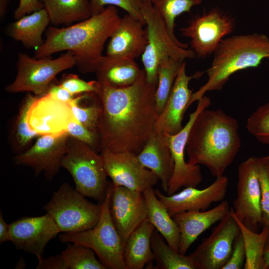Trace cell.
<instances>
[{
  "mask_svg": "<svg viewBox=\"0 0 269 269\" xmlns=\"http://www.w3.org/2000/svg\"><path fill=\"white\" fill-rule=\"evenodd\" d=\"M156 87L147 81L144 69L134 84L126 87L114 88L99 82L96 93L103 110L98 129L101 151L140 153L158 117Z\"/></svg>",
  "mask_w": 269,
  "mask_h": 269,
  "instance_id": "obj_1",
  "label": "cell"
},
{
  "mask_svg": "<svg viewBox=\"0 0 269 269\" xmlns=\"http://www.w3.org/2000/svg\"><path fill=\"white\" fill-rule=\"evenodd\" d=\"M121 17L117 8L107 6L102 12L69 26H49L43 44L35 51L41 58L63 51H70L76 66L82 74L96 72L103 57L107 40L119 25Z\"/></svg>",
  "mask_w": 269,
  "mask_h": 269,
  "instance_id": "obj_2",
  "label": "cell"
},
{
  "mask_svg": "<svg viewBox=\"0 0 269 269\" xmlns=\"http://www.w3.org/2000/svg\"><path fill=\"white\" fill-rule=\"evenodd\" d=\"M241 141L237 120L221 110H202L189 133L187 162L203 165L216 178L221 177L239 152Z\"/></svg>",
  "mask_w": 269,
  "mask_h": 269,
  "instance_id": "obj_3",
  "label": "cell"
},
{
  "mask_svg": "<svg viewBox=\"0 0 269 269\" xmlns=\"http://www.w3.org/2000/svg\"><path fill=\"white\" fill-rule=\"evenodd\" d=\"M269 38L254 33L225 38L214 52L212 62L206 71L208 79L193 93L190 104L198 101L209 91H220L230 77L244 69L258 67L268 59Z\"/></svg>",
  "mask_w": 269,
  "mask_h": 269,
  "instance_id": "obj_4",
  "label": "cell"
},
{
  "mask_svg": "<svg viewBox=\"0 0 269 269\" xmlns=\"http://www.w3.org/2000/svg\"><path fill=\"white\" fill-rule=\"evenodd\" d=\"M113 186L112 182H110L105 199L101 204L99 220L94 227L79 232L63 233L59 239L63 243H75L91 249L106 269H126L123 259L125 245L110 213Z\"/></svg>",
  "mask_w": 269,
  "mask_h": 269,
  "instance_id": "obj_5",
  "label": "cell"
},
{
  "mask_svg": "<svg viewBox=\"0 0 269 269\" xmlns=\"http://www.w3.org/2000/svg\"><path fill=\"white\" fill-rule=\"evenodd\" d=\"M141 12L145 23L147 43L141 61L147 81L157 85V71L160 61L171 58L183 62L196 57L188 44L177 41L170 35L162 17L149 0H142Z\"/></svg>",
  "mask_w": 269,
  "mask_h": 269,
  "instance_id": "obj_6",
  "label": "cell"
},
{
  "mask_svg": "<svg viewBox=\"0 0 269 269\" xmlns=\"http://www.w3.org/2000/svg\"><path fill=\"white\" fill-rule=\"evenodd\" d=\"M61 166L70 174L78 192L101 203L104 200L110 182L101 153L69 136Z\"/></svg>",
  "mask_w": 269,
  "mask_h": 269,
  "instance_id": "obj_7",
  "label": "cell"
},
{
  "mask_svg": "<svg viewBox=\"0 0 269 269\" xmlns=\"http://www.w3.org/2000/svg\"><path fill=\"white\" fill-rule=\"evenodd\" d=\"M67 182L53 193L43 208L53 218L60 232L75 233L93 228L101 213V204L87 200Z\"/></svg>",
  "mask_w": 269,
  "mask_h": 269,
  "instance_id": "obj_8",
  "label": "cell"
},
{
  "mask_svg": "<svg viewBox=\"0 0 269 269\" xmlns=\"http://www.w3.org/2000/svg\"><path fill=\"white\" fill-rule=\"evenodd\" d=\"M76 64L75 57L70 51L55 59L51 56L36 58L19 53L16 64V76L5 87V91L9 93L29 92L35 96H43L47 93L59 73L72 68Z\"/></svg>",
  "mask_w": 269,
  "mask_h": 269,
  "instance_id": "obj_9",
  "label": "cell"
},
{
  "mask_svg": "<svg viewBox=\"0 0 269 269\" xmlns=\"http://www.w3.org/2000/svg\"><path fill=\"white\" fill-rule=\"evenodd\" d=\"M258 159L250 157L238 166L237 197L232 207L237 218L255 232L263 227Z\"/></svg>",
  "mask_w": 269,
  "mask_h": 269,
  "instance_id": "obj_10",
  "label": "cell"
},
{
  "mask_svg": "<svg viewBox=\"0 0 269 269\" xmlns=\"http://www.w3.org/2000/svg\"><path fill=\"white\" fill-rule=\"evenodd\" d=\"M234 19L218 9H213L192 19L180 29L190 40L196 56L204 58L214 53L219 44L234 30Z\"/></svg>",
  "mask_w": 269,
  "mask_h": 269,
  "instance_id": "obj_11",
  "label": "cell"
},
{
  "mask_svg": "<svg viewBox=\"0 0 269 269\" xmlns=\"http://www.w3.org/2000/svg\"><path fill=\"white\" fill-rule=\"evenodd\" d=\"M241 232L233 215L229 212L190 254L196 269H222L231 254L234 241Z\"/></svg>",
  "mask_w": 269,
  "mask_h": 269,
  "instance_id": "obj_12",
  "label": "cell"
},
{
  "mask_svg": "<svg viewBox=\"0 0 269 269\" xmlns=\"http://www.w3.org/2000/svg\"><path fill=\"white\" fill-rule=\"evenodd\" d=\"M69 135L67 132L38 136L24 151L13 157L15 164L32 168L36 175L43 172L49 181L58 174L67 149Z\"/></svg>",
  "mask_w": 269,
  "mask_h": 269,
  "instance_id": "obj_13",
  "label": "cell"
},
{
  "mask_svg": "<svg viewBox=\"0 0 269 269\" xmlns=\"http://www.w3.org/2000/svg\"><path fill=\"white\" fill-rule=\"evenodd\" d=\"M211 104L210 98L204 96L198 101L195 110L190 114L188 121L178 133L168 134V143L173 160L174 171L167 195L175 193L182 187H196L202 180L199 165H191L185 160L186 145L191 126L198 115Z\"/></svg>",
  "mask_w": 269,
  "mask_h": 269,
  "instance_id": "obj_14",
  "label": "cell"
},
{
  "mask_svg": "<svg viewBox=\"0 0 269 269\" xmlns=\"http://www.w3.org/2000/svg\"><path fill=\"white\" fill-rule=\"evenodd\" d=\"M105 168L114 186H123L143 193L153 187L159 178L140 162L137 155L126 152L100 151Z\"/></svg>",
  "mask_w": 269,
  "mask_h": 269,
  "instance_id": "obj_15",
  "label": "cell"
},
{
  "mask_svg": "<svg viewBox=\"0 0 269 269\" xmlns=\"http://www.w3.org/2000/svg\"><path fill=\"white\" fill-rule=\"evenodd\" d=\"M10 225V242L18 250L34 255L41 260L47 244L61 233L48 213L39 217L24 216Z\"/></svg>",
  "mask_w": 269,
  "mask_h": 269,
  "instance_id": "obj_16",
  "label": "cell"
},
{
  "mask_svg": "<svg viewBox=\"0 0 269 269\" xmlns=\"http://www.w3.org/2000/svg\"><path fill=\"white\" fill-rule=\"evenodd\" d=\"M229 180L226 176L216 178L210 185L202 189L187 187L170 195L163 194L159 189L154 192L169 215L190 211H205L213 203L223 201L227 192Z\"/></svg>",
  "mask_w": 269,
  "mask_h": 269,
  "instance_id": "obj_17",
  "label": "cell"
},
{
  "mask_svg": "<svg viewBox=\"0 0 269 269\" xmlns=\"http://www.w3.org/2000/svg\"><path fill=\"white\" fill-rule=\"evenodd\" d=\"M110 209L114 224L125 245L132 232L147 217L144 196L142 192L125 187L114 186Z\"/></svg>",
  "mask_w": 269,
  "mask_h": 269,
  "instance_id": "obj_18",
  "label": "cell"
},
{
  "mask_svg": "<svg viewBox=\"0 0 269 269\" xmlns=\"http://www.w3.org/2000/svg\"><path fill=\"white\" fill-rule=\"evenodd\" d=\"M203 74L198 71L192 75H188L186 63L183 62L163 109L157 118L154 131L173 135L182 129L183 116L190 106L193 94L192 90L189 88V82L199 78Z\"/></svg>",
  "mask_w": 269,
  "mask_h": 269,
  "instance_id": "obj_19",
  "label": "cell"
},
{
  "mask_svg": "<svg viewBox=\"0 0 269 269\" xmlns=\"http://www.w3.org/2000/svg\"><path fill=\"white\" fill-rule=\"evenodd\" d=\"M73 120L77 121L70 104L47 94L36 96L27 115L30 129L38 136L65 133L68 125Z\"/></svg>",
  "mask_w": 269,
  "mask_h": 269,
  "instance_id": "obj_20",
  "label": "cell"
},
{
  "mask_svg": "<svg viewBox=\"0 0 269 269\" xmlns=\"http://www.w3.org/2000/svg\"><path fill=\"white\" fill-rule=\"evenodd\" d=\"M145 25L126 14L110 38L106 55L135 59L143 54L147 43Z\"/></svg>",
  "mask_w": 269,
  "mask_h": 269,
  "instance_id": "obj_21",
  "label": "cell"
},
{
  "mask_svg": "<svg viewBox=\"0 0 269 269\" xmlns=\"http://www.w3.org/2000/svg\"><path fill=\"white\" fill-rule=\"evenodd\" d=\"M228 201H222L215 207L205 211H190L178 213L173 217L180 234L178 252L185 255L193 243L203 232L219 222L229 212Z\"/></svg>",
  "mask_w": 269,
  "mask_h": 269,
  "instance_id": "obj_22",
  "label": "cell"
},
{
  "mask_svg": "<svg viewBox=\"0 0 269 269\" xmlns=\"http://www.w3.org/2000/svg\"><path fill=\"white\" fill-rule=\"evenodd\" d=\"M168 135L153 131L137 154L141 164L158 177L162 188L166 193L174 168Z\"/></svg>",
  "mask_w": 269,
  "mask_h": 269,
  "instance_id": "obj_23",
  "label": "cell"
},
{
  "mask_svg": "<svg viewBox=\"0 0 269 269\" xmlns=\"http://www.w3.org/2000/svg\"><path fill=\"white\" fill-rule=\"evenodd\" d=\"M141 71L134 59L104 55L96 74L100 84L123 88L134 84Z\"/></svg>",
  "mask_w": 269,
  "mask_h": 269,
  "instance_id": "obj_24",
  "label": "cell"
},
{
  "mask_svg": "<svg viewBox=\"0 0 269 269\" xmlns=\"http://www.w3.org/2000/svg\"><path fill=\"white\" fill-rule=\"evenodd\" d=\"M155 228L147 218L130 235L126 242L123 259L126 269H142L154 260L151 237Z\"/></svg>",
  "mask_w": 269,
  "mask_h": 269,
  "instance_id": "obj_25",
  "label": "cell"
},
{
  "mask_svg": "<svg viewBox=\"0 0 269 269\" xmlns=\"http://www.w3.org/2000/svg\"><path fill=\"white\" fill-rule=\"evenodd\" d=\"M50 24L46 10L41 9L24 15L9 23L5 33L15 40L20 42L27 48L36 50L44 43L42 35Z\"/></svg>",
  "mask_w": 269,
  "mask_h": 269,
  "instance_id": "obj_26",
  "label": "cell"
},
{
  "mask_svg": "<svg viewBox=\"0 0 269 269\" xmlns=\"http://www.w3.org/2000/svg\"><path fill=\"white\" fill-rule=\"evenodd\" d=\"M143 194L147 205V219L168 245L178 252L180 234L176 223L156 196L153 187L147 189Z\"/></svg>",
  "mask_w": 269,
  "mask_h": 269,
  "instance_id": "obj_27",
  "label": "cell"
},
{
  "mask_svg": "<svg viewBox=\"0 0 269 269\" xmlns=\"http://www.w3.org/2000/svg\"><path fill=\"white\" fill-rule=\"evenodd\" d=\"M54 26L72 25L92 15L89 0H40Z\"/></svg>",
  "mask_w": 269,
  "mask_h": 269,
  "instance_id": "obj_28",
  "label": "cell"
},
{
  "mask_svg": "<svg viewBox=\"0 0 269 269\" xmlns=\"http://www.w3.org/2000/svg\"><path fill=\"white\" fill-rule=\"evenodd\" d=\"M150 244L156 263V269H196L190 255H182L172 249L156 229L152 234Z\"/></svg>",
  "mask_w": 269,
  "mask_h": 269,
  "instance_id": "obj_29",
  "label": "cell"
},
{
  "mask_svg": "<svg viewBox=\"0 0 269 269\" xmlns=\"http://www.w3.org/2000/svg\"><path fill=\"white\" fill-rule=\"evenodd\" d=\"M230 211L240 227L244 242L246 258L243 269H268L264 257L268 228L263 227L260 232L252 231L237 218L232 207H230Z\"/></svg>",
  "mask_w": 269,
  "mask_h": 269,
  "instance_id": "obj_30",
  "label": "cell"
},
{
  "mask_svg": "<svg viewBox=\"0 0 269 269\" xmlns=\"http://www.w3.org/2000/svg\"><path fill=\"white\" fill-rule=\"evenodd\" d=\"M36 96L28 94L23 99L10 134L12 150L16 154L20 153L30 146L31 142L38 135L30 129L28 121V112Z\"/></svg>",
  "mask_w": 269,
  "mask_h": 269,
  "instance_id": "obj_31",
  "label": "cell"
},
{
  "mask_svg": "<svg viewBox=\"0 0 269 269\" xmlns=\"http://www.w3.org/2000/svg\"><path fill=\"white\" fill-rule=\"evenodd\" d=\"M81 95H76L70 103L74 117L84 126L98 134L103 111L101 100L97 93H86L85 98L86 103L81 105L79 102Z\"/></svg>",
  "mask_w": 269,
  "mask_h": 269,
  "instance_id": "obj_32",
  "label": "cell"
},
{
  "mask_svg": "<svg viewBox=\"0 0 269 269\" xmlns=\"http://www.w3.org/2000/svg\"><path fill=\"white\" fill-rule=\"evenodd\" d=\"M182 63L171 58H165L158 65L157 85L155 91L158 116L163 109Z\"/></svg>",
  "mask_w": 269,
  "mask_h": 269,
  "instance_id": "obj_33",
  "label": "cell"
},
{
  "mask_svg": "<svg viewBox=\"0 0 269 269\" xmlns=\"http://www.w3.org/2000/svg\"><path fill=\"white\" fill-rule=\"evenodd\" d=\"M67 269H106L91 249L69 243L60 254Z\"/></svg>",
  "mask_w": 269,
  "mask_h": 269,
  "instance_id": "obj_34",
  "label": "cell"
},
{
  "mask_svg": "<svg viewBox=\"0 0 269 269\" xmlns=\"http://www.w3.org/2000/svg\"><path fill=\"white\" fill-rule=\"evenodd\" d=\"M203 0H153L152 3L162 17L173 39L179 41L174 34L175 20L181 14L189 12Z\"/></svg>",
  "mask_w": 269,
  "mask_h": 269,
  "instance_id": "obj_35",
  "label": "cell"
},
{
  "mask_svg": "<svg viewBox=\"0 0 269 269\" xmlns=\"http://www.w3.org/2000/svg\"><path fill=\"white\" fill-rule=\"evenodd\" d=\"M246 129L258 141L269 145V102L259 107L248 118Z\"/></svg>",
  "mask_w": 269,
  "mask_h": 269,
  "instance_id": "obj_36",
  "label": "cell"
},
{
  "mask_svg": "<svg viewBox=\"0 0 269 269\" xmlns=\"http://www.w3.org/2000/svg\"><path fill=\"white\" fill-rule=\"evenodd\" d=\"M263 227L269 229V155L258 157Z\"/></svg>",
  "mask_w": 269,
  "mask_h": 269,
  "instance_id": "obj_37",
  "label": "cell"
},
{
  "mask_svg": "<svg viewBox=\"0 0 269 269\" xmlns=\"http://www.w3.org/2000/svg\"><path fill=\"white\" fill-rule=\"evenodd\" d=\"M92 14H95L102 12L108 6L119 7L127 14L145 23L141 12L142 0H89Z\"/></svg>",
  "mask_w": 269,
  "mask_h": 269,
  "instance_id": "obj_38",
  "label": "cell"
},
{
  "mask_svg": "<svg viewBox=\"0 0 269 269\" xmlns=\"http://www.w3.org/2000/svg\"><path fill=\"white\" fill-rule=\"evenodd\" d=\"M66 132L70 137L85 143L96 152L101 151L99 134L88 129L77 121L73 120L69 123Z\"/></svg>",
  "mask_w": 269,
  "mask_h": 269,
  "instance_id": "obj_39",
  "label": "cell"
},
{
  "mask_svg": "<svg viewBox=\"0 0 269 269\" xmlns=\"http://www.w3.org/2000/svg\"><path fill=\"white\" fill-rule=\"evenodd\" d=\"M59 84L73 95L96 93L99 88V82L97 80L86 81L73 74H64Z\"/></svg>",
  "mask_w": 269,
  "mask_h": 269,
  "instance_id": "obj_40",
  "label": "cell"
},
{
  "mask_svg": "<svg viewBox=\"0 0 269 269\" xmlns=\"http://www.w3.org/2000/svg\"><path fill=\"white\" fill-rule=\"evenodd\" d=\"M246 254L243 238L241 233L235 238L230 257L222 269H243Z\"/></svg>",
  "mask_w": 269,
  "mask_h": 269,
  "instance_id": "obj_41",
  "label": "cell"
},
{
  "mask_svg": "<svg viewBox=\"0 0 269 269\" xmlns=\"http://www.w3.org/2000/svg\"><path fill=\"white\" fill-rule=\"evenodd\" d=\"M44 8L40 0H19L17 8L13 12V18L17 20L27 14Z\"/></svg>",
  "mask_w": 269,
  "mask_h": 269,
  "instance_id": "obj_42",
  "label": "cell"
},
{
  "mask_svg": "<svg viewBox=\"0 0 269 269\" xmlns=\"http://www.w3.org/2000/svg\"><path fill=\"white\" fill-rule=\"evenodd\" d=\"M46 94L57 100L69 104L72 102L76 96L72 95L60 84L54 82L50 85Z\"/></svg>",
  "mask_w": 269,
  "mask_h": 269,
  "instance_id": "obj_43",
  "label": "cell"
},
{
  "mask_svg": "<svg viewBox=\"0 0 269 269\" xmlns=\"http://www.w3.org/2000/svg\"><path fill=\"white\" fill-rule=\"evenodd\" d=\"M37 269H67L61 255L51 256L38 261Z\"/></svg>",
  "mask_w": 269,
  "mask_h": 269,
  "instance_id": "obj_44",
  "label": "cell"
},
{
  "mask_svg": "<svg viewBox=\"0 0 269 269\" xmlns=\"http://www.w3.org/2000/svg\"><path fill=\"white\" fill-rule=\"evenodd\" d=\"M10 225L5 222L1 212H0V244L10 242Z\"/></svg>",
  "mask_w": 269,
  "mask_h": 269,
  "instance_id": "obj_45",
  "label": "cell"
},
{
  "mask_svg": "<svg viewBox=\"0 0 269 269\" xmlns=\"http://www.w3.org/2000/svg\"><path fill=\"white\" fill-rule=\"evenodd\" d=\"M264 257L266 265L268 269H269V229L268 230V235L264 249Z\"/></svg>",
  "mask_w": 269,
  "mask_h": 269,
  "instance_id": "obj_46",
  "label": "cell"
},
{
  "mask_svg": "<svg viewBox=\"0 0 269 269\" xmlns=\"http://www.w3.org/2000/svg\"><path fill=\"white\" fill-rule=\"evenodd\" d=\"M10 0H0V17L3 18L6 14Z\"/></svg>",
  "mask_w": 269,
  "mask_h": 269,
  "instance_id": "obj_47",
  "label": "cell"
},
{
  "mask_svg": "<svg viewBox=\"0 0 269 269\" xmlns=\"http://www.w3.org/2000/svg\"><path fill=\"white\" fill-rule=\"evenodd\" d=\"M268 59H269V56H268Z\"/></svg>",
  "mask_w": 269,
  "mask_h": 269,
  "instance_id": "obj_48",
  "label": "cell"
},
{
  "mask_svg": "<svg viewBox=\"0 0 269 269\" xmlns=\"http://www.w3.org/2000/svg\"><path fill=\"white\" fill-rule=\"evenodd\" d=\"M150 0V1H151L152 2V1L153 0Z\"/></svg>",
  "mask_w": 269,
  "mask_h": 269,
  "instance_id": "obj_49",
  "label": "cell"
}]
</instances>
